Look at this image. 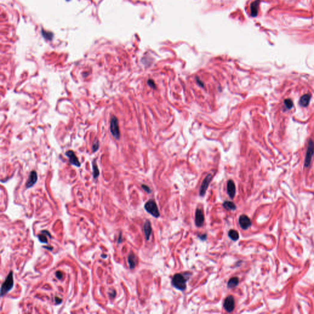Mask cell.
<instances>
[{"label":"cell","instance_id":"obj_26","mask_svg":"<svg viewBox=\"0 0 314 314\" xmlns=\"http://www.w3.org/2000/svg\"><path fill=\"white\" fill-rule=\"evenodd\" d=\"M142 188H143L145 192H147L148 193H151V190H150V188L148 187V186H147V185H142Z\"/></svg>","mask_w":314,"mask_h":314},{"label":"cell","instance_id":"obj_8","mask_svg":"<svg viewBox=\"0 0 314 314\" xmlns=\"http://www.w3.org/2000/svg\"><path fill=\"white\" fill-rule=\"evenodd\" d=\"M239 223L243 229H247L252 225L250 219L246 215H242L240 216L239 218Z\"/></svg>","mask_w":314,"mask_h":314},{"label":"cell","instance_id":"obj_24","mask_svg":"<svg viewBox=\"0 0 314 314\" xmlns=\"http://www.w3.org/2000/svg\"><path fill=\"white\" fill-rule=\"evenodd\" d=\"M147 84L150 87H152L153 88H156V85H155V84L154 82V81L152 79H148V81H147Z\"/></svg>","mask_w":314,"mask_h":314},{"label":"cell","instance_id":"obj_1","mask_svg":"<svg viewBox=\"0 0 314 314\" xmlns=\"http://www.w3.org/2000/svg\"><path fill=\"white\" fill-rule=\"evenodd\" d=\"M187 279L185 275L182 274H176L172 277V284L177 290L183 291L187 287Z\"/></svg>","mask_w":314,"mask_h":314},{"label":"cell","instance_id":"obj_25","mask_svg":"<svg viewBox=\"0 0 314 314\" xmlns=\"http://www.w3.org/2000/svg\"><path fill=\"white\" fill-rule=\"evenodd\" d=\"M56 277L59 279H62L63 277V274L61 271H57L56 272Z\"/></svg>","mask_w":314,"mask_h":314},{"label":"cell","instance_id":"obj_19","mask_svg":"<svg viewBox=\"0 0 314 314\" xmlns=\"http://www.w3.org/2000/svg\"><path fill=\"white\" fill-rule=\"evenodd\" d=\"M228 236L229 238L234 241H236L239 239V236L238 231H236L235 229H231L228 232Z\"/></svg>","mask_w":314,"mask_h":314},{"label":"cell","instance_id":"obj_23","mask_svg":"<svg viewBox=\"0 0 314 314\" xmlns=\"http://www.w3.org/2000/svg\"><path fill=\"white\" fill-rule=\"evenodd\" d=\"M99 141H96L94 144H93V147H92V149H93V151H94V152H97V151L98 150L99 148Z\"/></svg>","mask_w":314,"mask_h":314},{"label":"cell","instance_id":"obj_13","mask_svg":"<svg viewBox=\"0 0 314 314\" xmlns=\"http://www.w3.org/2000/svg\"><path fill=\"white\" fill-rule=\"evenodd\" d=\"M144 234L145 239L148 241L150 239V235L152 234V226H151V223L148 220H146L145 222L144 225Z\"/></svg>","mask_w":314,"mask_h":314},{"label":"cell","instance_id":"obj_16","mask_svg":"<svg viewBox=\"0 0 314 314\" xmlns=\"http://www.w3.org/2000/svg\"><path fill=\"white\" fill-rule=\"evenodd\" d=\"M239 281L237 277H234L231 278L227 284V287L229 288H232L237 287L239 284Z\"/></svg>","mask_w":314,"mask_h":314},{"label":"cell","instance_id":"obj_22","mask_svg":"<svg viewBox=\"0 0 314 314\" xmlns=\"http://www.w3.org/2000/svg\"><path fill=\"white\" fill-rule=\"evenodd\" d=\"M41 233H42V235H39V236H38V239H39V241H40L41 243H48V239H47V235H45L44 233H43V232H41Z\"/></svg>","mask_w":314,"mask_h":314},{"label":"cell","instance_id":"obj_27","mask_svg":"<svg viewBox=\"0 0 314 314\" xmlns=\"http://www.w3.org/2000/svg\"><path fill=\"white\" fill-rule=\"evenodd\" d=\"M55 304H60V303H62V299H60V298L56 297H56L55 298Z\"/></svg>","mask_w":314,"mask_h":314},{"label":"cell","instance_id":"obj_3","mask_svg":"<svg viewBox=\"0 0 314 314\" xmlns=\"http://www.w3.org/2000/svg\"><path fill=\"white\" fill-rule=\"evenodd\" d=\"M144 208L146 211L152 215L153 217L155 218H158L160 217V214L158 210V206L155 201L150 200L148 201H147L144 206Z\"/></svg>","mask_w":314,"mask_h":314},{"label":"cell","instance_id":"obj_10","mask_svg":"<svg viewBox=\"0 0 314 314\" xmlns=\"http://www.w3.org/2000/svg\"><path fill=\"white\" fill-rule=\"evenodd\" d=\"M204 222V214L201 209H196L195 214V224L197 227H201Z\"/></svg>","mask_w":314,"mask_h":314},{"label":"cell","instance_id":"obj_14","mask_svg":"<svg viewBox=\"0 0 314 314\" xmlns=\"http://www.w3.org/2000/svg\"><path fill=\"white\" fill-rule=\"evenodd\" d=\"M310 98H311L310 94H307L304 95L303 96H302L300 98V100L299 102V104L301 106H303V107L307 106L309 104Z\"/></svg>","mask_w":314,"mask_h":314},{"label":"cell","instance_id":"obj_9","mask_svg":"<svg viewBox=\"0 0 314 314\" xmlns=\"http://www.w3.org/2000/svg\"><path fill=\"white\" fill-rule=\"evenodd\" d=\"M65 155L69 158V163H70L71 165H73L76 166V167H80V165H81L80 163L79 162L77 157H76L75 153L73 152V151L68 150L66 152Z\"/></svg>","mask_w":314,"mask_h":314},{"label":"cell","instance_id":"obj_17","mask_svg":"<svg viewBox=\"0 0 314 314\" xmlns=\"http://www.w3.org/2000/svg\"><path fill=\"white\" fill-rule=\"evenodd\" d=\"M259 1H255L251 4L250 9H251V15L253 17L257 16L258 13V8L259 5Z\"/></svg>","mask_w":314,"mask_h":314},{"label":"cell","instance_id":"obj_6","mask_svg":"<svg viewBox=\"0 0 314 314\" xmlns=\"http://www.w3.org/2000/svg\"><path fill=\"white\" fill-rule=\"evenodd\" d=\"M224 309L229 313L232 312L235 309V299L232 296H228L226 298L223 302Z\"/></svg>","mask_w":314,"mask_h":314},{"label":"cell","instance_id":"obj_31","mask_svg":"<svg viewBox=\"0 0 314 314\" xmlns=\"http://www.w3.org/2000/svg\"><path fill=\"white\" fill-rule=\"evenodd\" d=\"M196 80H197V84H199V85H200L201 87H203L204 85V84H203V82H201V80H200V79H196Z\"/></svg>","mask_w":314,"mask_h":314},{"label":"cell","instance_id":"obj_4","mask_svg":"<svg viewBox=\"0 0 314 314\" xmlns=\"http://www.w3.org/2000/svg\"><path fill=\"white\" fill-rule=\"evenodd\" d=\"M110 131L112 135L116 139H119L120 136L119 121L115 116H112L110 123Z\"/></svg>","mask_w":314,"mask_h":314},{"label":"cell","instance_id":"obj_5","mask_svg":"<svg viewBox=\"0 0 314 314\" xmlns=\"http://www.w3.org/2000/svg\"><path fill=\"white\" fill-rule=\"evenodd\" d=\"M313 154H314V143L312 140H310L309 141L305 161H304L305 167H308L310 165L312 158L313 157Z\"/></svg>","mask_w":314,"mask_h":314},{"label":"cell","instance_id":"obj_12","mask_svg":"<svg viewBox=\"0 0 314 314\" xmlns=\"http://www.w3.org/2000/svg\"><path fill=\"white\" fill-rule=\"evenodd\" d=\"M227 193L231 199H233L235 196L236 186L232 180H229L227 182Z\"/></svg>","mask_w":314,"mask_h":314},{"label":"cell","instance_id":"obj_20","mask_svg":"<svg viewBox=\"0 0 314 314\" xmlns=\"http://www.w3.org/2000/svg\"><path fill=\"white\" fill-rule=\"evenodd\" d=\"M93 169H94V172H93V176H94V178L96 179L99 176V171L98 167L95 161L93 162Z\"/></svg>","mask_w":314,"mask_h":314},{"label":"cell","instance_id":"obj_15","mask_svg":"<svg viewBox=\"0 0 314 314\" xmlns=\"http://www.w3.org/2000/svg\"><path fill=\"white\" fill-rule=\"evenodd\" d=\"M128 263L130 269H132L134 268L137 263V260L134 253H131L129 255L128 257Z\"/></svg>","mask_w":314,"mask_h":314},{"label":"cell","instance_id":"obj_21","mask_svg":"<svg viewBox=\"0 0 314 314\" xmlns=\"http://www.w3.org/2000/svg\"><path fill=\"white\" fill-rule=\"evenodd\" d=\"M284 104L285 105V107L288 109H292L293 106V102L292 101V100L291 99H285L284 101Z\"/></svg>","mask_w":314,"mask_h":314},{"label":"cell","instance_id":"obj_18","mask_svg":"<svg viewBox=\"0 0 314 314\" xmlns=\"http://www.w3.org/2000/svg\"><path fill=\"white\" fill-rule=\"evenodd\" d=\"M223 207L228 211H235L236 209V206L232 202L226 201L223 204Z\"/></svg>","mask_w":314,"mask_h":314},{"label":"cell","instance_id":"obj_30","mask_svg":"<svg viewBox=\"0 0 314 314\" xmlns=\"http://www.w3.org/2000/svg\"><path fill=\"white\" fill-rule=\"evenodd\" d=\"M198 237H199L201 240H203V241L206 240V238H207V236H206V235H200V236H198Z\"/></svg>","mask_w":314,"mask_h":314},{"label":"cell","instance_id":"obj_28","mask_svg":"<svg viewBox=\"0 0 314 314\" xmlns=\"http://www.w3.org/2000/svg\"><path fill=\"white\" fill-rule=\"evenodd\" d=\"M109 295H110V296H111V298H114V297L115 296V295H116V292H115V290H112V292L109 293Z\"/></svg>","mask_w":314,"mask_h":314},{"label":"cell","instance_id":"obj_11","mask_svg":"<svg viewBox=\"0 0 314 314\" xmlns=\"http://www.w3.org/2000/svg\"><path fill=\"white\" fill-rule=\"evenodd\" d=\"M38 180V174L35 171H32L26 183V187L27 189L32 187L36 183Z\"/></svg>","mask_w":314,"mask_h":314},{"label":"cell","instance_id":"obj_2","mask_svg":"<svg viewBox=\"0 0 314 314\" xmlns=\"http://www.w3.org/2000/svg\"><path fill=\"white\" fill-rule=\"evenodd\" d=\"M14 287V278H13V271H10L6 277L5 281L1 285V296H3L6 293H7L9 291L12 289Z\"/></svg>","mask_w":314,"mask_h":314},{"label":"cell","instance_id":"obj_7","mask_svg":"<svg viewBox=\"0 0 314 314\" xmlns=\"http://www.w3.org/2000/svg\"><path fill=\"white\" fill-rule=\"evenodd\" d=\"M212 179V176L211 175V174H208V175L206 177V178L204 179L201 184L200 190V196H204L205 195L206 190L209 187V184H210Z\"/></svg>","mask_w":314,"mask_h":314},{"label":"cell","instance_id":"obj_29","mask_svg":"<svg viewBox=\"0 0 314 314\" xmlns=\"http://www.w3.org/2000/svg\"><path fill=\"white\" fill-rule=\"evenodd\" d=\"M41 232H43V233H44L45 235H47L48 236H49V237L50 238H51V236H50V234L49 233V232H48V231H46V230H45V231H41Z\"/></svg>","mask_w":314,"mask_h":314}]
</instances>
